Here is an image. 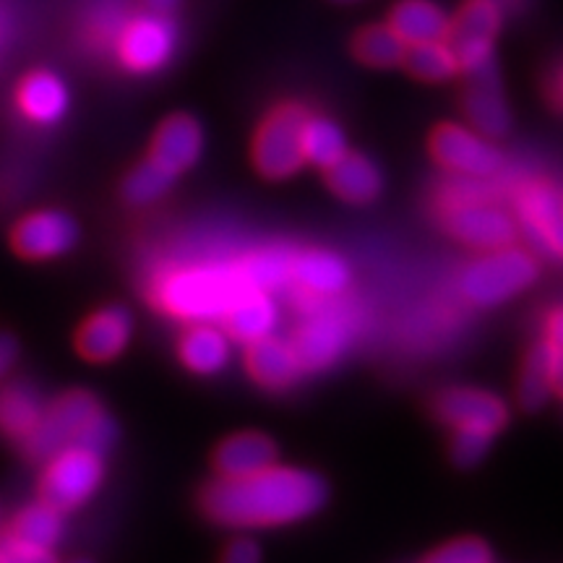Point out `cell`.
<instances>
[{"mask_svg":"<svg viewBox=\"0 0 563 563\" xmlns=\"http://www.w3.org/2000/svg\"><path fill=\"white\" fill-rule=\"evenodd\" d=\"M553 361L555 347L551 342L534 344L527 355L522 378H519V405L527 412L540 410L548 402V394L553 391Z\"/></svg>","mask_w":563,"mask_h":563,"instance_id":"31","label":"cell"},{"mask_svg":"<svg viewBox=\"0 0 563 563\" xmlns=\"http://www.w3.org/2000/svg\"><path fill=\"white\" fill-rule=\"evenodd\" d=\"M245 365H249L253 382L266 386V389H287V386L298 382L302 373L292 342H285L272 334L249 344Z\"/></svg>","mask_w":563,"mask_h":563,"instance_id":"19","label":"cell"},{"mask_svg":"<svg viewBox=\"0 0 563 563\" xmlns=\"http://www.w3.org/2000/svg\"><path fill=\"white\" fill-rule=\"evenodd\" d=\"M551 97L559 108H563V66L559 68V74H555L551 81Z\"/></svg>","mask_w":563,"mask_h":563,"instance_id":"41","label":"cell"},{"mask_svg":"<svg viewBox=\"0 0 563 563\" xmlns=\"http://www.w3.org/2000/svg\"><path fill=\"white\" fill-rule=\"evenodd\" d=\"M118 60L133 74H152L167 66L178 47V26L170 13L146 11L125 19L115 42Z\"/></svg>","mask_w":563,"mask_h":563,"instance_id":"6","label":"cell"},{"mask_svg":"<svg viewBox=\"0 0 563 563\" xmlns=\"http://www.w3.org/2000/svg\"><path fill=\"white\" fill-rule=\"evenodd\" d=\"M553 391H559L563 397V352L555 350V361H553Z\"/></svg>","mask_w":563,"mask_h":563,"instance_id":"40","label":"cell"},{"mask_svg":"<svg viewBox=\"0 0 563 563\" xmlns=\"http://www.w3.org/2000/svg\"><path fill=\"white\" fill-rule=\"evenodd\" d=\"M306 121L308 110L292 102L282 104L266 115L256 141H253V162L264 178L285 180L306 165V157H302V125Z\"/></svg>","mask_w":563,"mask_h":563,"instance_id":"4","label":"cell"},{"mask_svg":"<svg viewBox=\"0 0 563 563\" xmlns=\"http://www.w3.org/2000/svg\"><path fill=\"white\" fill-rule=\"evenodd\" d=\"M538 262L522 249L488 251L462 274V295L475 306H501L514 295L525 292L538 279Z\"/></svg>","mask_w":563,"mask_h":563,"instance_id":"3","label":"cell"},{"mask_svg":"<svg viewBox=\"0 0 563 563\" xmlns=\"http://www.w3.org/2000/svg\"><path fill=\"white\" fill-rule=\"evenodd\" d=\"M435 415L452 428H475L490 435H496L509 422V407L501 397L470 386H456L439 394Z\"/></svg>","mask_w":563,"mask_h":563,"instance_id":"13","label":"cell"},{"mask_svg":"<svg viewBox=\"0 0 563 563\" xmlns=\"http://www.w3.org/2000/svg\"><path fill=\"white\" fill-rule=\"evenodd\" d=\"M517 220L534 249L563 258V196L548 183H527L517 194Z\"/></svg>","mask_w":563,"mask_h":563,"instance_id":"11","label":"cell"},{"mask_svg":"<svg viewBox=\"0 0 563 563\" xmlns=\"http://www.w3.org/2000/svg\"><path fill=\"white\" fill-rule=\"evenodd\" d=\"M11 532L16 534V538L26 540V543L51 548L53 551L63 538V511L55 509V506L47 501L26 506V509H21L16 517H13Z\"/></svg>","mask_w":563,"mask_h":563,"instance_id":"32","label":"cell"},{"mask_svg":"<svg viewBox=\"0 0 563 563\" xmlns=\"http://www.w3.org/2000/svg\"><path fill=\"white\" fill-rule=\"evenodd\" d=\"M548 342L563 352V308L553 311L551 319H548Z\"/></svg>","mask_w":563,"mask_h":563,"instance_id":"39","label":"cell"},{"mask_svg":"<svg viewBox=\"0 0 563 563\" xmlns=\"http://www.w3.org/2000/svg\"><path fill=\"white\" fill-rule=\"evenodd\" d=\"M230 336L211 323H194L180 340V361L201 376H214L230 363Z\"/></svg>","mask_w":563,"mask_h":563,"instance_id":"25","label":"cell"},{"mask_svg":"<svg viewBox=\"0 0 563 563\" xmlns=\"http://www.w3.org/2000/svg\"><path fill=\"white\" fill-rule=\"evenodd\" d=\"M347 152V136H344L340 123L323 115H308L306 125H302V157L306 162L329 170Z\"/></svg>","mask_w":563,"mask_h":563,"instance_id":"28","label":"cell"},{"mask_svg":"<svg viewBox=\"0 0 563 563\" xmlns=\"http://www.w3.org/2000/svg\"><path fill=\"white\" fill-rule=\"evenodd\" d=\"M222 563H262V548L251 538H238L224 548Z\"/></svg>","mask_w":563,"mask_h":563,"instance_id":"37","label":"cell"},{"mask_svg":"<svg viewBox=\"0 0 563 563\" xmlns=\"http://www.w3.org/2000/svg\"><path fill=\"white\" fill-rule=\"evenodd\" d=\"M0 551L9 563H55L51 548H40L16 538V534H0Z\"/></svg>","mask_w":563,"mask_h":563,"instance_id":"36","label":"cell"},{"mask_svg":"<svg viewBox=\"0 0 563 563\" xmlns=\"http://www.w3.org/2000/svg\"><path fill=\"white\" fill-rule=\"evenodd\" d=\"M292 282L308 295V298L329 300L347 290L350 266L344 264L336 253L319 249L300 251L295 253Z\"/></svg>","mask_w":563,"mask_h":563,"instance_id":"18","label":"cell"},{"mask_svg":"<svg viewBox=\"0 0 563 563\" xmlns=\"http://www.w3.org/2000/svg\"><path fill=\"white\" fill-rule=\"evenodd\" d=\"M175 178H178V175H173L167 167H162L159 162H154L150 157L146 162H141L136 170L125 178L123 194L133 207H150V203L159 201L162 196H167Z\"/></svg>","mask_w":563,"mask_h":563,"instance_id":"33","label":"cell"},{"mask_svg":"<svg viewBox=\"0 0 563 563\" xmlns=\"http://www.w3.org/2000/svg\"><path fill=\"white\" fill-rule=\"evenodd\" d=\"M277 462V446L264 433H238L217 449L214 464L222 477H249Z\"/></svg>","mask_w":563,"mask_h":563,"instance_id":"21","label":"cell"},{"mask_svg":"<svg viewBox=\"0 0 563 563\" xmlns=\"http://www.w3.org/2000/svg\"><path fill=\"white\" fill-rule=\"evenodd\" d=\"M249 290L241 262H203L162 272L152 282V300L180 321L211 323L224 321Z\"/></svg>","mask_w":563,"mask_h":563,"instance_id":"2","label":"cell"},{"mask_svg":"<svg viewBox=\"0 0 563 563\" xmlns=\"http://www.w3.org/2000/svg\"><path fill=\"white\" fill-rule=\"evenodd\" d=\"M454 441H452V460L460 467H475L485 460L488 454L493 435L485 431H475V428H454Z\"/></svg>","mask_w":563,"mask_h":563,"instance_id":"34","label":"cell"},{"mask_svg":"<svg viewBox=\"0 0 563 563\" xmlns=\"http://www.w3.org/2000/svg\"><path fill=\"white\" fill-rule=\"evenodd\" d=\"M79 241V224L66 211H34L13 230V245L26 258H58Z\"/></svg>","mask_w":563,"mask_h":563,"instance_id":"14","label":"cell"},{"mask_svg":"<svg viewBox=\"0 0 563 563\" xmlns=\"http://www.w3.org/2000/svg\"><path fill=\"white\" fill-rule=\"evenodd\" d=\"M42 394L32 384H11L0 391V428L16 439H26L45 415Z\"/></svg>","mask_w":563,"mask_h":563,"instance_id":"26","label":"cell"},{"mask_svg":"<svg viewBox=\"0 0 563 563\" xmlns=\"http://www.w3.org/2000/svg\"><path fill=\"white\" fill-rule=\"evenodd\" d=\"M402 66L420 81H449L460 74V58L449 40L407 45Z\"/></svg>","mask_w":563,"mask_h":563,"instance_id":"29","label":"cell"},{"mask_svg":"<svg viewBox=\"0 0 563 563\" xmlns=\"http://www.w3.org/2000/svg\"><path fill=\"white\" fill-rule=\"evenodd\" d=\"M389 24L407 45L446 40L452 32V16L435 0H399L389 13Z\"/></svg>","mask_w":563,"mask_h":563,"instance_id":"20","label":"cell"},{"mask_svg":"<svg viewBox=\"0 0 563 563\" xmlns=\"http://www.w3.org/2000/svg\"><path fill=\"white\" fill-rule=\"evenodd\" d=\"M16 357H19L16 340L9 334H0V378H3L5 373L16 365Z\"/></svg>","mask_w":563,"mask_h":563,"instance_id":"38","label":"cell"},{"mask_svg":"<svg viewBox=\"0 0 563 563\" xmlns=\"http://www.w3.org/2000/svg\"><path fill=\"white\" fill-rule=\"evenodd\" d=\"M428 563H493L490 548L483 540L464 538L454 540V543L443 545L441 551H435Z\"/></svg>","mask_w":563,"mask_h":563,"instance_id":"35","label":"cell"},{"mask_svg":"<svg viewBox=\"0 0 563 563\" xmlns=\"http://www.w3.org/2000/svg\"><path fill=\"white\" fill-rule=\"evenodd\" d=\"M203 129L191 115H173L159 125L152 144V159L173 175L186 173L201 159Z\"/></svg>","mask_w":563,"mask_h":563,"instance_id":"16","label":"cell"},{"mask_svg":"<svg viewBox=\"0 0 563 563\" xmlns=\"http://www.w3.org/2000/svg\"><path fill=\"white\" fill-rule=\"evenodd\" d=\"M352 342L350 313L336 311L334 306L311 308L306 321L295 334L292 347L298 352L302 371H327L344 355Z\"/></svg>","mask_w":563,"mask_h":563,"instance_id":"9","label":"cell"},{"mask_svg":"<svg viewBox=\"0 0 563 563\" xmlns=\"http://www.w3.org/2000/svg\"><path fill=\"white\" fill-rule=\"evenodd\" d=\"M431 154L446 170L467 178H488L504 165V154L481 131H470L456 123H441L431 136Z\"/></svg>","mask_w":563,"mask_h":563,"instance_id":"10","label":"cell"},{"mask_svg":"<svg viewBox=\"0 0 563 563\" xmlns=\"http://www.w3.org/2000/svg\"><path fill=\"white\" fill-rule=\"evenodd\" d=\"M321 475L298 467H272L249 477H222L203 493L211 522L238 530H264L313 517L327 504Z\"/></svg>","mask_w":563,"mask_h":563,"instance_id":"1","label":"cell"},{"mask_svg":"<svg viewBox=\"0 0 563 563\" xmlns=\"http://www.w3.org/2000/svg\"><path fill=\"white\" fill-rule=\"evenodd\" d=\"M295 249L290 245H266V249L251 251L241 262L245 279L251 282L253 290H279V287L292 282Z\"/></svg>","mask_w":563,"mask_h":563,"instance_id":"27","label":"cell"},{"mask_svg":"<svg viewBox=\"0 0 563 563\" xmlns=\"http://www.w3.org/2000/svg\"><path fill=\"white\" fill-rule=\"evenodd\" d=\"M0 563H9V559H5L3 551H0Z\"/></svg>","mask_w":563,"mask_h":563,"instance_id":"45","label":"cell"},{"mask_svg":"<svg viewBox=\"0 0 563 563\" xmlns=\"http://www.w3.org/2000/svg\"><path fill=\"white\" fill-rule=\"evenodd\" d=\"M464 112H467L470 123H473L483 136L498 139L509 131L511 112H509V104H506L498 68L488 70V74L467 76V89H464Z\"/></svg>","mask_w":563,"mask_h":563,"instance_id":"15","label":"cell"},{"mask_svg":"<svg viewBox=\"0 0 563 563\" xmlns=\"http://www.w3.org/2000/svg\"><path fill=\"white\" fill-rule=\"evenodd\" d=\"M443 224L462 243L477 251L506 249L517 238V222L504 209L483 201H454L443 211Z\"/></svg>","mask_w":563,"mask_h":563,"instance_id":"12","label":"cell"},{"mask_svg":"<svg viewBox=\"0 0 563 563\" xmlns=\"http://www.w3.org/2000/svg\"><path fill=\"white\" fill-rule=\"evenodd\" d=\"M329 188L347 203H371L378 199L384 188V175L365 154L347 152L327 170Z\"/></svg>","mask_w":563,"mask_h":563,"instance_id":"22","label":"cell"},{"mask_svg":"<svg viewBox=\"0 0 563 563\" xmlns=\"http://www.w3.org/2000/svg\"><path fill=\"white\" fill-rule=\"evenodd\" d=\"M97 412H102V407L91 394H66L53 407H47L37 428L26 435V449L40 460H51L63 449L79 446L81 433Z\"/></svg>","mask_w":563,"mask_h":563,"instance_id":"8","label":"cell"},{"mask_svg":"<svg viewBox=\"0 0 563 563\" xmlns=\"http://www.w3.org/2000/svg\"><path fill=\"white\" fill-rule=\"evenodd\" d=\"M504 16L506 13L493 0H467L462 5L456 19H452V32L446 37L460 58V74L477 76L496 70L493 42L501 32Z\"/></svg>","mask_w":563,"mask_h":563,"instance_id":"5","label":"cell"},{"mask_svg":"<svg viewBox=\"0 0 563 563\" xmlns=\"http://www.w3.org/2000/svg\"><path fill=\"white\" fill-rule=\"evenodd\" d=\"M277 302H274L272 295L264 290H249L230 308L228 316H224L228 332L235 336L238 342L245 344L269 336L274 332V327H277Z\"/></svg>","mask_w":563,"mask_h":563,"instance_id":"24","label":"cell"},{"mask_svg":"<svg viewBox=\"0 0 563 563\" xmlns=\"http://www.w3.org/2000/svg\"><path fill=\"white\" fill-rule=\"evenodd\" d=\"M352 53L371 68H394L405 63L407 42L391 24H373L357 34L352 42Z\"/></svg>","mask_w":563,"mask_h":563,"instance_id":"30","label":"cell"},{"mask_svg":"<svg viewBox=\"0 0 563 563\" xmlns=\"http://www.w3.org/2000/svg\"><path fill=\"white\" fill-rule=\"evenodd\" d=\"M504 13H519L527 5V0H493Z\"/></svg>","mask_w":563,"mask_h":563,"instance_id":"42","label":"cell"},{"mask_svg":"<svg viewBox=\"0 0 563 563\" xmlns=\"http://www.w3.org/2000/svg\"><path fill=\"white\" fill-rule=\"evenodd\" d=\"M178 3L180 0H146L150 11H157V13H170Z\"/></svg>","mask_w":563,"mask_h":563,"instance_id":"43","label":"cell"},{"mask_svg":"<svg viewBox=\"0 0 563 563\" xmlns=\"http://www.w3.org/2000/svg\"><path fill=\"white\" fill-rule=\"evenodd\" d=\"M19 108L32 123H58L68 110V87L51 70H34L21 81Z\"/></svg>","mask_w":563,"mask_h":563,"instance_id":"23","label":"cell"},{"mask_svg":"<svg viewBox=\"0 0 563 563\" xmlns=\"http://www.w3.org/2000/svg\"><path fill=\"white\" fill-rule=\"evenodd\" d=\"M104 475L102 456L81 446H68L51 456L40 493L42 501L53 504L55 509L70 511L87 504L100 488Z\"/></svg>","mask_w":563,"mask_h":563,"instance_id":"7","label":"cell"},{"mask_svg":"<svg viewBox=\"0 0 563 563\" xmlns=\"http://www.w3.org/2000/svg\"><path fill=\"white\" fill-rule=\"evenodd\" d=\"M133 319L131 313L121 306H110L97 311L91 319L79 329L76 347L87 361L104 363L118 357L131 340Z\"/></svg>","mask_w":563,"mask_h":563,"instance_id":"17","label":"cell"},{"mask_svg":"<svg viewBox=\"0 0 563 563\" xmlns=\"http://www.w3.org/2000/svg\"><path fill=\"white\" fill-rule=\"evenodd\" d=\"M74 563H89V561H74Z\"/></svg>","mask_w":563,"mask_h":563,"instance_id":"46","label":"cell"},{"mask_svg":"<svg viewBox=\"0 0 563 563\" xmlns=\"http://www.w3.org/2000/svg\"><path fill=\"white\" fill-rule=\"evenodd\" d=\"M334 3H344V5H347V3H361V0H334Z\"/></svg>","mask_w":563,"mask_h":563,"instance_id":"44","label":"cell"}]
</instances>
